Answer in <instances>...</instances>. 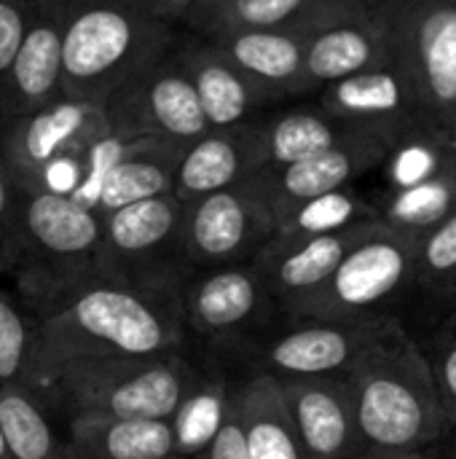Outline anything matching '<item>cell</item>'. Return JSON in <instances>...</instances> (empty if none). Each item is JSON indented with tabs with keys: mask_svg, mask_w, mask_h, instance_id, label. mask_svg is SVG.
Returning <instances> with one entry per match:
<instances>
[{
	"mask_svg": "<svg viewBox=\"0 0 456 459\" xmlns=\"http://www.w3.org/2000/svg\"><path fill=\"white\" fill-rule=\"evenodd\" d=\"M24 387L43 393L73 363L180 352V293L89 280L38 304Z\"/></svg>",
	"mask_w": 456,
	"mask_h": 459,
	"instance_id": "6da1fadb",
	"label": "cell"
},
{
	"mask_svg": "<svg viewBox=\"0 0 456 459\" xmlns=\"http://www.w3.org/2000/svg\"><path fill=\"white\" fill-rule=\"evenodd\" d=\"M344 379L363 449L427 452L449 436L430 366L403 323L379 339Z\"/></svg>",
	"mask_w": 456,
	"mask_h": 459,
	"instance_id": "7a4b0ae2",
	"label": "cell"
},
{
	"mask_svg": "<svg viewBox=\"0 0 456 459\" xmlns=\"http://www.w3.org/2000/svg\"><path fill=\"white\" fill-rule=\"evenodd\" d=\"M175 24L118 0H70L62 40V97L105 102L134 73L167 56Z\"/></svg>",
	"mask_w": 456,
	"mask_h": 459,
	"instance_id": "3957f363",
	"label": "cell"
},
{
	"mask_svg": "<svg viewBox=\"0 0 456 459\" xmlns=\"http://www.w3.org/2000/svg\"><path fill=\"white\" fill-rule=\"evenodd\" d=\"M202 382V374L180 355L102 358L67 366L48 390L78 414L124 420H175Z\"/></svg>",
	"mask_w": 456,
	"mask_h": 459,
	"instance_id": "277c9868",
	"label": "cell"
},
{
	"mask_svg": "<svg viewBox=\"0 0 456 459\" xmlns=\"http://www.w3.org/2000/svg\"><path fill=\"white\" fill-rule=\"evenodd\" d=\"M11 261L38 304L89 280H102V218L67 194H24Z\"/></svg>",
	"mask_w": 456,
	"mask_h": 459,
	"instance_id": "5b68a950",
	"label": "cell"
},
{
	"mask_svg": "<svg viewBox=\"0 0 456 459\" xmlns=\"http://www.w3.org/2000/svg\"><path fill=\"white\" fill-rule=\"evenodd\" d=\"M417 242L419 237L376 221L336 272L285 315L296 320L398 317L395 309L417 293Z\"/></svg>",
	"mask_w": 456,
	"mask_h": 459,
	"instance_id": "8992f818",
	"label": "cell"
},
{
	"mask_svg": "<svg viewBox=\"0 0 456 459\" xmlns=\"http://www.w3.org/2000/svg\"><path fill=\"white\" fill-rule=\"evenodd\" d=\"M110 121L102 102L59 97L56 102L3 121L0 159L24 194H73L86 153L105 140Z\"/></svg>",
	"mask_w": 456,
	"mask_h": 459,
	"instance_id": "52a82bcc",
	"label": "cell"
},
{
	"mask_svg": "<svg viewBox=\"0 0 456 459\" xmlns=\"http://www.w3.org/2000/svg\"><path fill=\"white\" fill-rule=\"evenodd\" d=\"M185 204L175 194L142 199L102 215V266L108 280L180 293L194 274L183 253Z\"/></svg>",
	"mask_w": 456,
	"mask_h": 459,
	"instance_id": "ba28073f",
	"label": "cell"
},
{
	"mask_svg": "<svg viewBox=\"0 0 456 459\" xmlns=\"http://www.w3.org/2000/svg\"><path fill=\"white\" fill-rule=\"evenodd\" d=\"M274 231V212L261 172H255L231 188L185 204L183 253L191 272L250 264Z\"/></svg>",
	"mask_w": 456,
	"mask_h": 459,
	"instance_id": "9c48e42d",
	"label": "cell"
},
{
	"mask_svg": "<svg viewBox=\"0 0 456 459\" xmlns=\"http://www.w3.org/2000/svg\"><path fill=\"white\" fill-rule=\"evenodd\" d=\"M392 54L409 73L425 113L456 126V0H395Z\"/></svg>",
	"mask_w": 456,
	"mask_h": 459,
	"instance_id": "30bf717a",
	"label": "cell"
},
{
	"mask_svg": "<svg viewBox=\"0 0 456 459\" xmlns=\"http://www.w3.org/2000/svg\"><path fill=\"white\" fill-rule=\"evenodd\" d=\"M102 108L110 132L124 140L167 137L188 145L210 132L199 97L172 51L121 83Z\"/></svg>",
	"mask_w": 456,
	"mask_h": 459,
	"instance_id": "8fae6325",
	"label": "cell"
},
{
	"mask_svg": "<svg viewBox=\"0 0 456 459\" xmlns=\"http://www.w3.org/2000/svg\"><path fill=\"white\" fill-rule=\"evenodd\" d=\"M258 350V371L274 379L347 377L349 368L395 325L398 317L296 320Z\"/></svg>",
	"mask_w": 456,
	"mask_h": 459,
	"instance_id": "7c38bea8",
	"label": "cell"
},
{
	"mask_svg": "<svg viewBox=\"0 0 456 459\" xmlns=\"http://www.w3.org/2000/svg\"><path fill=\"white\" fill-rule=\"evenodd\" d=\"M317 108L352 129L387 140L390 148L403 132L430 118L395 54L382 65L323 86Z\"/></svg>",
	"mask_w": 456,
	"mask_h": 459,
	"instance_id": "4fadbf2b",
	"label": "cell"
},
{
	"mask_svg": "<svg viewBox=\"0 0 456 459\" xmlns=\"http://www.w3.org/2000/svg\"><path fill=\"white\" fill-rule=\"evenodd\" d=\"M183 325L204 342H228L261 325L274 307L250 264L194 272L180 290Z\"/></svg>",
	"mask_w": 456,
	"mask_h": 459,
	"instance_id": "5bb4252c",
	"label": "cell"
},
{
	"mask_svg": "<svg viewBox=\"0 0 456 459\" xmlns=\"http://www.w3.org/2000/svg\"><path fill=\"white\" fill-rule=\"evenodd\" d=\"M70 0H27L16 56L0 83V116L16 118L62 97V40Z\"/></svg>",
	"mask_w": 456,
	"mask_h": 459,
	"instance_id": "9a60e30c",
	"label": "cell"
},
{
	"mask_svg": "<svg viewBox=\"0 0 456 459\" xmlns=\"http://www.w3.org/2000/svg\"><path fill=\"white\" fill-rule=\"evenodd\" d=\"M392 5L395 0H374L312 32L304 51V91L387 62L395 46Z\"/></svg>",
	"mask_w": 456,
	"mask_h": 459,
	"instance_id": "2e32d148",
	"label": "cell"
},
{
	"mask_svg": "<svg viewBox=\"0 0 456 459\" xmlns=\"http://www.w3.org/2000/svg\"><path fill=\"white\" fill-rule=\"evenodd\" d=\"M172 54L188 75L210 129L258 121V113L285 100V94L242 73L212 40L202 35L177 38Z\"/></svg>",
	"mask_w": 456,
	"mask_h": 459,
	"instance_id": "e0dca14e",
	"label": "cell"
},
{
	"mask_svg": "<svg viewBox=\"0 0 456 459\" xmlns=\"http://www.w3.org/2000/svg\"><path fill=\"white\" fill-rule=\"evenodd\" d=\"M387 140L368 132H357L296 164L261 169L274 223H280V218H285L301 202L339 188H349L357 178L379 169L387 159Z\"/></svg>",
	"mask_w": 456,
	"mask_h": 459,
	"instance_id": "ac0fdd59",
	"label": "cell"
},
{
	"mask_svg": "<svg viewBox=\"0 0 456 459\" xmlns=\"http://www.w3.org/2000/svg\"><path fill=\"white\" fill-rule=\"evenodd\" d=\"M374 223L376 221L317 237H290L274 231L271 239L253 255L250 266L255 269L274 307L288 312L296 301L314 293L336 272L341 258Z\"/></svg>",
	"mask_w": 456,
	"mask_h": 459,
	"instance_id": "d6986e66",
	"label": "cell"
},
{
	"mask_svg": "<svg viewBox=\"0 0 456 459\" xmlns=\"http://www.w3.org/2000/svg\"><path fill=\"white\" fill-rule=\"evenodd\" d=\"M293 430L309 459H352L360 449L352 393L344 377L277 379Z\"/></svg>",
	"mask_w": 456,
	"mask_h": 459,
	"instance_id": "ffe728a7",
	"label": "cell"
},
{
	"mask_svg": "<svg viewBox=\"0 0 456 459\" xmlns=\"http://www.w3.org/2000/svg\"><path fill=\"white\" fill-rule=\"evenodd\" d=\"M374 0H196L185 24L218 38L242 30H296L306 38Z\"/></svg>",
	"mask_w": 456,
	"mask_h": 459,
	"instance_id": "44dd1931",
	"label": "cell"
},
{
	"mask_svg": "<svg viewBox=\"0 0 456 459\" xmlns=\"http://www.w3.org/2000/svg\"><path fill=\"white\" fill-rule=\"evenodd\" d=\"M263 169L261 118L239 126L210 129L185 145L172 194L191 204L207 194L231 188Z\"/></svg>",
	"mask_w": 456,
	"mask_h": 459,
	"instance_id": "7402d4cb",
	"label": "cell"
},
{
	"mask_svg": "<svg viewBox=\"0 0 456 459\" xmlns=\"http://www.w3.org/2000/svg\"><path fill=\"white\" fill-rule=\"evenodd\" d=\"M185 145L167 137H132L124 140L116 161L102 178L94 212L102 218L126 204L172 194L177 161Z\"/></svg>",
	"mask_w": 456,
	"mask_h": 459,
	"instance_id": "603a6c76",
	"label": "cell"
},
{
	"mask_svg": "<svg viewBox=\"0 0 456 459\" xmlns=\"http://www.w3.org/2000/svg\"><path fill=\"white\" fill-rule=\"evenodd\" d=\"M70 459H175L177 438L169 420H124L102 414L70 417Z\"/></svg>",
	"mask_w": 456,
	"mask_h": 459,
	"instance_id": "cb8c5ba5",
	"label": "cell"
},
{
	"mask_svg": "<svg viewBox=\"0 0 456 459\" xmlns=\"http://www.w3.org/2000/svg\"><path fill=\"white\" fill-rule=\"evenodd\" d=\"M212 40L242 73L253 81L285 94H306L304 91V51L306 35L296 30H242L226 32Z\"/></svg>",
	"mask_w": 456,
	"mask_h": 459,
	"instance_id": "d4e9b609",
	"label": "cell"
},
{
	"mask_svg": "<svg viewBox=\"0 0 456 459\" xmlns=\"http://www.w3.org/2000/svg\"><path fill=\"white\" fill-rule=\"evenodd\" d=\"M234 393L250 459H309L282 401L280 382L269 374H253Z\"/></svg>",
	"mask_w": 456,
	"mask_h": 459,
	"instance_id": "484cf974",
	"label": "cell"
},
{
	"mask_svg": "<svg viewBox=\"0 0 456 459\" xmlns=\"http://www.w3.org/2000/svg\"><path fill=\"white\" fill-rule=\"evenodd\" d=\"M360 129H352L328 113L314 108H293L261 118V145H263V169L288 167L301 159H309Z\"/></svg>",
	"mask_w": 456,
	"mask_h": 459,
	"instance_id": "4316f807",
	"label": "cell"
},
{
	"mask_svg": "<svg viewBox=\"0 0 456 459\" xmlns=\"http://www.w3.org/2000/svg\"><path fill=\"white\" fill-rule=\"evenodd\" d=\"M452 164H456V126L427 118L392 143L379 169H384L387 191H400L441 175Z\"/></svg>",
	"mask_w": 456,
	"mask_h": 459,
	"instance_id": "83f0119b",
	"label": "cell"
},
{
	"mask_svg": "<svg viewBox=\"0 0 456 459\" xmlns=\"http://www.w3.org/2000/svg\"><path fill=\"white\" fill-rule=\"evenodd\" d=\"M374 204L382 223L422 237L456 212V164L417 186L384 191V196Z\"/></svg>",
	"mask_w": 456,
	"mask_h": 459,
	"instance_id": "f1b7e54d",
	"label": "cell"
},
{
	"mask_svg": "<svg viewBox=\"0 0 456 459\" xmlns=\"http://www.w3.org/2000/svg\"><path fill=\"white\" fill-rule=\"evenodd\" d=\"M0 428L11 459H70L38 403V393L22 385H0Z\"/></svg>",
	"mask_w": 456,
	"mask_h": 459,
	"instance_id": "f546056e",
	"label": "cell"
},
{
	"mask_svg": "<svg viewBox=\"0 0 456 459\" xmlns=\"http://www.w3.org/2000/svg\"><path fill=\"white\" fill-rule=\"evenodd\" d=\"M379 221V210L374 202L360 196L352 186L339 188L314 199L301 202L277 223V234L290 237H317V234H336L363 223Z\"/></svg>",
	"mask_w": 456,
	"mask_h": 459,
	"instance_id": "4dcf8cb0",
	"label": "cell"
},
{
	"mask_svg": "<svg viewBox=\"0 0 456 459\" xmlns=\"http://www.w3.org/2000/svg\"><path fill=\"white\" fill-rule=\"evenodd\" d=\"M417 293L456 312V212L417 242Z\"/></svg>",
	"mask_w": 456,
	"mask_h": 459,
	"instance_id": "1f68e13d",
	"label": "cell"
},
{
	"mask_svg": "<svg viewBox=\"0 0 456 459\" xmlns=\"http://www.w3.org/2000/svg\"><path fill=\"white\" fill-rule=\"evenodd\" d=\"M228 403V387L223 382H199L188 401L172 420L175 438H177V457L188 459L191 455H202L215 436Z\"/></svg>",
	"mask_w": 456,
	"mask_h": 459,
	"instance_id": "d6a6232c",
	"label": "cell"
},
{
	"mask_svg": "<svg viewBox=\"0 0 456 459\" xmlns=\"http://www.w3.org/2000/svg\"><path fill=\"white\" fill-rule=\"evenodd\" d=\"M32 317L11 293L0 290V385L24 387L32 355Z\"/></svg>",
	"mask_w": 456,
	"mask_h": 459,
	"instance_id": "836d02e7",
	"label": "cell"
},
{
	"mask_svg": "<svg viewBox=\"0 0 456 459\" xmlns=\"http://www.w3.org/2000/svg\"><path fill=\"white\" fill-rule=\"evenodd\" d=\"M419 350L430 366L449 433L456 436V312L419 344Z\"/></svg>",
	"mask_w": 456,
	"mask_h": 459,
	"instance_id": "e575fe53",
	"label": "cell"
},
{
	"mask_svg": "<svg viewBox=\"0 0 456 459\" xmlns=\"http://www.w3.org/2000/svg\"><path fill=\"white\" fill-rule=\"evenodd\" d=\"M202 459H250L247 455V444H245V430H242V420L234 403V393L228 390V403H226V414L215 430V436L210 438L207 449L202 452Z\"/></svg>",
	"mask_w": 456,
	"mask_h": 459,
	"instance_id": "d590c367",
	"label": "cell"
},
{
	"mask_svg": "<svg viewBox=\"0 0 456 459\" xmlns=\"http://www.w3.org/2000/svg\"><path fill=\"white\" fill-rule=\"evenodd\" d=\"M24 191L11 178L8 167L0 159V253L11 258L13 242H16V226H19V210H22Z\"/></svg>",
	"mask_w": 456,
	"mask_h": 459,
	"instance_id": "8d00e7d4",
	"label": "cell"
},
{
	"mask_svg": "<svg viewBox=\"0 0 456 459\" xmlns=\"http://www.w3.org/2000/svg\"><path fill=\"white\" fill-rule=\"evenodd\" d=\"M27 22V0H0V83L16 56Z\"/></svg>",
	"mask_w": 456,
	"mask_h": 459,
	"instance_id": "74e56055",
	"label": "cell"
},
{
	"mask_svg": "<svg viewBox=\"0 0 456 459\" xmlns=\"http://www.w3.org/2000/svg\"><path fill=\"white\" fill-rule=\"evenodd\" d=\"M118 3L132 8V11H140L151 19L167 22V24L185 22V16L196 5V0H118Z\"/></svg>",
	"mask_w": 456,
	"mask_h": 459,
	"instance_id": "f35d334b",
	"label": "cell"
},
{
	"mask_svg": "<svg viewBox=\"0 0 456 459\" xmlns=\"http://www.w3.org/2000/svg\"><path fill=\"white\" fill-rule=\"evenodd\" d=\"M352 459H435L427 452H374V449H360Z\"/></svg>",
	"mask_w": 456,
	"mask_h": 459,
	"instance_id": "ab89813d",
	"label": "cell"
},
{
	"mask_svg": "<svg viewBox=\"0 0 456 459\" xmlns=\"http://www.w3.org/2000/svg\"><path fill=\"white\" fill-rule=\"evenodd\" d=\"M0 459H11V455H8V444H5V436H3V428H0Z\"/></svg>",
	"mask_w": 456,
	"mask_h": 459,
	"instance_id": "60d3db41",
	"label": "cell"
},
{
	"mask_svg": "<svg viewBox=\"0 0 456 459\" xmlns=\"http://www.w3.org/2000/svg\"><path fill=\"white\" fill-rule=\"evenodd\" d=\"M3 121H5V118H3V116H0V132H3Z\"/></svg>",
	"mask_w": 456,
	"mask_h": 459,
	"instance_id": "b9f144b4",
	"label": "cell"
},
{
	"mask_svg": "<svg viewBox=\"0 0 456 459\" xmlns=\"http://www.w3.org/2000/svg\"><path fill=\"white\" fill-rule=\"evenodd\" d=\"M454 457H456V449H454Z\"/></svg>",
	"mask_w": 456,
	"mask_h": 459,
	"instance_id": "7bdbcfd3",
	"label": "cell"
},
{
	"mask_svg": "<svg viewBox=\"0 0 456 459\" xmlns=\"http://www.w3.org/2000/svg\"><path fill=\"white\" fill-rule=\"evenodd\" d=\"M454 449H456V441H454Z\"/></svg>",
	"mask_w": 456,
	"mask_h": 459,
	"instance_id": "ee69618b",
	"label": "cell"
},
{
	"mask_svg": "<svg viewBox=\"0 0 456 459\" xmlns=\"http://www.w3.org/2000/svg\"><path fill=\"white\" fill-rule=\"evenodd\" d=\"M175 459H183V457H175Z\"/></svg>",
	"mask_w": 456,
	"mask_h": 459,
	"instance_id": "f6af8a7d",
	"label": "cell"
},
{
	"mask_svg": "<svg viewBox=\"0 0 456 459\" xmlns=\"http://www.w3.org/2000/svg\"><path fill=\"white\" fill-rule=\"evenodd\" d=\"M452 459H456V457H452Z\"/></svg>",
	"mask_w": 456,
	"mask_h": 459,
	"instance_id": "bcb514c9",
	"label": "cell"
}]
</instances>
